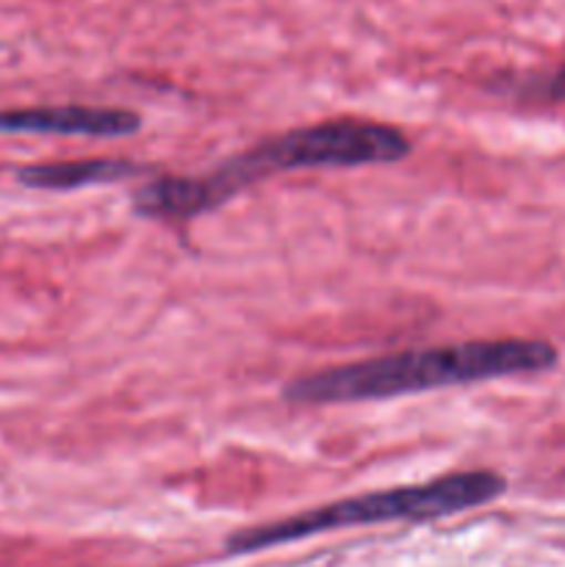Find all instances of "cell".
Listing matches in <instances>:
<instances>
[{"mask_svg": "<svg viewBox=\"0 0 565 567\" xmlns=\"http://www.w3.org/2000/svg\"><path fill=\"white\" fill-rule=\"evenodd\" d=\"M413 153V142L397 125L360 116L314 122L264 138L205 175H155L133 192L136 216L186 225L230 203L238 192L280 172L352 169L397 164Z\"/></svg>", "mask_w": 565, "mask_h": 567, "instance_id": "cell-1", "label": "cell"}, {"mask_svg": "<svg viewBox=\"0 0 565 567\" xmlns=\"http://www.w3.org/2000/svg\"><path fill=\"white\" fill-rule=\"evenodd\" d=\"M557 360V349L541 338H474L302 374L286 382L280 396L291 404L380 402L474 382L543 374L554 369Z\"/></svg>", "mask_w": 565, "mask_h": 567, "instance_id": "cell-2", "label": "cell"}, {"mask_svg": "<svg viewBox=\"0 0 565 567\" xmlns=\"http://www.w3.org/2000/svg\"><path fill=\"white\" fill-rule=\"evenodd\" d=\"M507 493V480L491 468L454 471L421 485L386 487V491L360 493V496L338 498L321 507L294 513L288 518L255 524L233 532L225 540L227 554H255L266 548L288 546V543L308 540L325 532L355 529V526L377 524H424V520L449 518V515L469 513L485 507Z\"/></svg>", "mask_w": 565, "mask_h": 567, "instance_id": "cell-3", "label": "cell"}, {"mask_svg": "<svg viewBox=\"0 0 565 567\" xmlns=\"http://www.w3.org/2000/svg\"><path fill=\"white\" fill-rule=\"evenodd\" d=\"M142 116L127 109L100 105H37V109L3 111L0 133H31V136H86L125 138L138 133Z\"/></svg>", "mask_w": 565, "mask_h": 567, "instance_id": "cell-4", "label": "cell"}, {"mask_svg": "<svg viewBox=\"0 0 565 567\" xmlns=\"http://www.w3.org/2000/svg\"><path fill=\"white\" fill-rule=\"evenodd\" d=\"M144 172L147 166L127 158H78L22 166L17 172V181L28 188H42V192H75L83 186L122 183L127 177L144 175Z\"/></svg>", "mask_w": 565, "mask_h": 567, "instance_id": "cell-5", "label": "cell"}]
</instances>
